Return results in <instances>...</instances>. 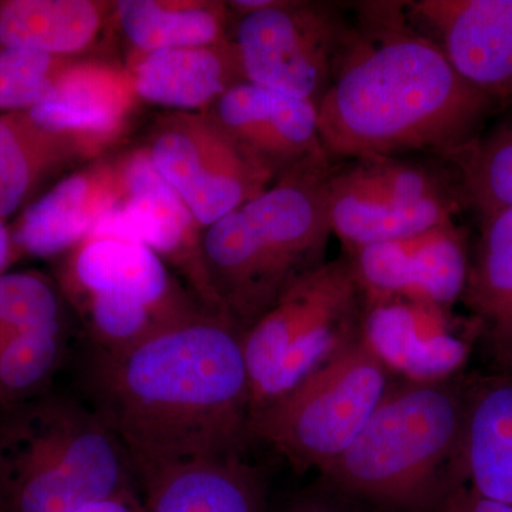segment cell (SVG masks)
Returning a JSON list of instances; mask_svg holds the SVG:
<instances>
[{
    "label": "cell",
    "instance_id": "obj_1",
    "mask_svg": "<svg viewBox=\"0 0 512 512\" xmlns=\"http://www.w3.org/2000/svg\"><path fill=\"white\" fill-rule=\"evenodd\" d=\"M242 335L207 309L120 352H97L93 410L140 483L168 468L239 456L251 417Z\"/></svg>",
    "mask_w": 512,
    "mask_h": 512
},
{
    "label": "cell",
    "instance_id": "obj_2",
    "mask_svg": "<svg viewBox=\"0 0 512 512\" xmlns=\"http://www.w3.org/2000/svg\"><path fill=\"white\" fill-rule=\"evenodd\" d=\"M328 92L319 133L333 164L434 154L451 160L500 104L456 72L404 2H360Z\"/></svg>",
    "mask_w": 512,
    "mask_h": 512
},
{
    "label": "cell",
    "instance_id": "obj_3",
    "mask_svg": "<svg viewBox=\"0 0 512 512\" xmlns=\"http://www.w3.org/2000/svg\"><path fill=\"white\" fill-rule=\"evenodd\" d=\"M332 161L299 165L201 235L215 309L242 333L299 279L325 264Z\"/></svg>",
    "mask_w": 512,
    "mask_h": 512
},
{
    "label": "cell",
    "instance_id": "obj_4",
    "mask_svg": "<svg viewBox=\"0 0 512 512\" xmlns=\"http://www.w3.org/2000/svg\"><path fill=\"white\" fill-rule=\"evenodd\" d=\"M467 396L450 382L392 384L348 450L320 470L357 504L440 512L464 471Z\"/></svg>",
    "mask_w": 512,
    "mask_h": 512
},
{
    "label": "cell",
    "instance_id": "obj_5",
    "mask_svg": "<svg viewBox=\"0 0 512 512\" xmlns=\"http://www.w3.org/2000/svg\"><path fill=\"white\" fill-rule=\"evenodd\" d=\"M134 468L93 409L30 403L0 430V485L13 512H74L93 501L138 504Z\"/></svg>",
    "mask_w": 512,
    "mask_h": 512
},
{
    "label": "cell",
    "instance_id": "obj_6",
    "mask_svg": "<svg viewBox=\"0 0 512 512\" xmlns=\"http://www.w3.org/2000/svg\"><path fill=\"white\" fill-rule=\"evenodd\" d=\"M365 296L349 256L309 272L242 335L251 414L363 336Z\"/></svg>",
    "mask_w": 512,
    "mask_h": 512
},
{
    "label": "cell",
    "instance_id": "obj_7",
    "mask_svg": "<svg viewBox=\"0 0 512 512\" xmlns=\"http://www.w3.org/2000/svg\"><path fill=\"white\" fill-rule=\"evenodd\" d=\"M60 289L103 353L130 348L207 311L183 291L153 249L117 239L74 248L63 264Z\"/></svg>",
    "mask_w": 512,
    "mask_h": 512
},
{
    "label": "cell",
    "instance_id": "obj_8",
    "mask_svg": "<svg viewBox=\"0 0 512 512\" xmlns=\"http://www.w3.org/2000/svg\"><path fill=\"white\" fill-rule=\"evenodd\" d=\"M390 370L365 338L249 417L262 441L298 470H322L342 456L389 392Z\"/></svg>",
    "mask_w": 512,
    "mask_h": 512
},
{
    "label": "cell",
    "instance_id": "obj_9",
    "mask_svg": "<svg viewBox=\"0 0 512 512\" xmlns=\"http://www.w3.org/2000/svg\"><path fill=\"white\" fill-rule=\"evenodd\" d=\"M332 234L346 252L419 234L454 221L460 188L409 157L357 158L333 164L328 178Z\"/></svg>",
    "mask_w": 512,
    "mask_h": 512
},
{
    "label": "cell",
    "instance_id": "obj_10",
    "mask_svg": "<svg viewBox=\"0 0 512 512\" xmlns=\"http://www.w3.org/2000/svg\"><path fill=\"white\" fill-rule=\"evenodd\" d=\"M238 18L232 40L245 80L318 107L352 26L342 5L272 0Z\"/></svg>",
    "mask_w": 512,
    "mask_h": 512
},
{
    "label": "cell",
    "instance_id": "obj_11",
    "mask_svg": "<svg viewBox=\"0 0 512 512\" xmlns=\"http://www.w3.org/2000/svg\"><path fill=\"white\" fill-rule=\"evenodd\" d=\"M147 153L204 229L276 180L205 111H174L165 117Z\"/></svg>",
    "mask_w": 512,
    "mask_h": 512
},
{
    "label": "cell",
    "instance_id": "obj_12",
    "mask_svg": "<svg viewBox=\"0 0 512 512\" xmlns=\"http://www.w3.org/2000/svg\"><path fill=\"white\" fill-rule=\"evenodd\" d=\"M120 170V200L96 222L86 241L117 239L153 249L180 266L204 306L217 312L202 268V228L187 205L158 173L147 150L124 158Z\"/></svg>",
    "mask_w": 512,
    "mask_h": 512
},
{
    "label": "cell",
    "instance_id": "obj_13",
    "mask_svg": "<svg viewBox=\"0 0 512 512\" xmlns=\"http://www.w3.org/2000/svg\"><path fill=\"white\" fill-rule=\"evenodd\" d=\"M346 255L355 269L365 306L406 299L448 312L466 291L470 272L467 234L456 221Z\"/></svg>",
    "mask_w": 512,
    "mask_h": 512
},
{
    "label": "cell",
    "instance_id": "obj_14",
    "mask_svg": "<svg viewBox=\"0 0 512 512\" xmlns=\"http://www.w3.org/2000/svg\"><path fill=\"white\" fill-rule=\"evenodd\" d=\"M468 84L495 103L512 101V0L404 2Z\"/></svg>",
    "mask_w": 512,
    "mask_h": 512
},
{
    "label": "cell",
    "instance_id": "obj_15",
    "mask_svg": "<svg viewBox=\"0 0 512 512\" xmlns=\"http://www.w3.org/2000/svg\"><path fill=\"white\" fill-rule=\"evenodd\" d=\"M205 113L275 178L299 165L330 161L318 107L247 82L232 86Z\"/></svg>",
    "mask_w": 512,
    "mask_h": 512
},
{
    "label": "cell",
    "instance_id": "obj_16",
    "mask_svg": "<svg viewBox=\"0 0 512 512\" xmlns=\"http://www.w3.org/2000/svg\"><path fill=\"white\" fill-rule=\"evenodd\" d=\"M363 338L390 373L409 382L450 379L470 353L447 311L406 299L365 306Z\"/></svg>",
    "mask_w": 512,
    "mask_h": 512
},
{
    "label": "cell",
    "instance_id": "obj_17",
    "mask_svg": "<svg viewBox=\"0 0 512 512\" xmlns=\"http://www.w3.org/2000/svg\"><path fill=\"white\" fill-rule=\"evenodd\" d=\"M136 97L131 73L76 62L55 94L28 114L37 126L69 141L80 156L92 157L119 137Z\"/></svg>",
    "mask_w": 512,
    "mask_h": 512
},
{
    "label": "cell",
    "instance_id": "obj_18",
    "mask_svg": "<svg viewBox=\"0 0 512 512\" xmlns=\"http://www.w3.org/2000/svg\"><path fill=\"white\" fill-rule=\"evenodd\" d=\"M120 197V163L94 165L63 178L10 229L16 254L52 258L73 251Z\"/></svg>",
    "mask_w": 512,
    "mask_h": 512
},
{
    "label": "cell",
    "instance_id": "obj_19",
    "mask_svg": "<svg viewBox=\"0 0 512 512\" xmlns=\"http://www.w3.org/2000/svg\"><path fill=\"white\" fill-rule=\"evenodd\" d=\"M134 92L160 106L202 113L235 84L245 82L234 40L143 55L133 72Z\"/></svg>",
    "mask_w": 512,
    "mask_h": 512
},
{
    "label": "cell",
    "instance_id": "obj_20",
    "mask_svg": "<svg viewBox=\"0 0 512 512\" xmlns=\"http://www.w3.org/2000/svg\"><path fill=\"white\" fill-rule=\"evenodd\" d=\"M144 512H264V487L241 456L161 471L141 483Z\"/></svg>",
    "mask_w": 512,
    "mask_h": 512
},
{
    "label": "cell",
    "instance_id": "obj_21",
    "mask_svg": "<svg viewBox=\"0 0 512 512\" xmlns=\"http://www.w3.org/2000/svg\"><path fill=\"white\" fill-rule=\"evenodd\" d=\"M111 10L93 0H0V50L72 57L100 36Z\"/></svg>",
    "mask_w": 512,
    "mask_h": 512
},
{
    "label": "cell",
    "instance_id": "obj_22",
    "mask_svg": "<svg viewBox=\"0 0 512 512\" xmlns=\"http://www.w3.org/2000/svg\"><path fill=\"white\" fill-rule=\"evenodd\" d=\"M464 471L473 491L512 505V379L484 383L467 399Z\"/></svg>",
    "mask_w": 512,
    "mask_h": 512
},
{
    "label": "cell",
    "instance_id": "obj_23",
    "mask_svg": "<svg viewBox=\"0 0 512 512\" xmlns=\"http://www.w3.org/2000/svg\"><path fill=\"white\" fill-rule=\"evenodd\" d=\"M481 222L463 298L497 355L512 362V207Z\"/></svg>",
    "mask_w": 512,
    "mask_h": 512
},
{
    "label": "cell",
    "instance_id": "obj_24",
    "mask_svg": "<svg viewBox=\"0 0 512 512\" xmlns=\"http://www.w3.org/2000/svg\"><path fill=\"white\" fill-rule=\"evenodd\" d=\"M228 3L120 0L114 16L128 42L147 53L227 40Z\"/></svg>",
    "mask_w": 512,
    "mask_h": 512
},
{
    "label": "cell",
    "instance_id": "obj_25",
    "mask_svg": "<svg viewBox=\"0 0 512 512\" xmlns=\"http://www.w3.org/2000/svg\"><path fill=\"white\" fill-rule=\"evenodd\" d=\"M80 158L69 141L37 126L28 113H0V221L18 212L47 177Z\"/></svg>",
    "mask_w": 512,
    "mask_h": 512
},
{
    "label": "cell",
    "instance_id": "obj_26",
    "mask_svg": "<svg viewBox=\"0 0 512 512\" xmlns=\"http://www.w3.org/2000/svg\"><path fill=\"white\" fill-rule=\"evenodd\" d=\"M507 116L451 158L464 205L481 215L512 207V103Z\"/></svg>",
    "mask_w": 512,
    "mask_h": 512
},
{
    "label": "cell",
    "instance_id": "obj_27",
    "mask_svg": "<svg viewBox=\"0 0 512 512\" xmlns=\"http://www.w3.org/2000/svg\"><path fill=\"white\" fill-rule=\"evenodd\" d=\"M64 353L63 325L29 330L0 342V403L25 402L56 372Z\"/></svg>",
    "mask_w": 512,
    "mask_h": 512
},
{
    "label": "cell",
    "instance_id": "obj_28",
    "mask_svg": "<svg viewBox=\"0 0 512 512\" xmlns=\"http://www.w3.org/2000/svg\"><path fill=\"white\" fill-rule=\"evenodd\" d=\"M73 57L0 50V113H28L55 94Z\"/></svg>",
    "mask_w": 512,
    "mask_h": 512
},
{
    "label": "cell",
    "instance_id": "obj_29",
    "mask_svg": "<svg viewBox=\"0 0 512 512\" xmlns=\"http://www.w3.org/2000/svg\"><path fill=\"white\" fill-rule=\"evenodd\" d=\"M63 325L56 286L36 272L0 275V342L29 330Z\"/></svg>",
    "mask_w": 512,
    "mask_h": 512
},
{
    "label": "cell",
    "instance_id": "obj_30",
    "mask_svg": "<svg viewBox=\"0 0 512 512\" xmlns=\"http://www.w3.org/2000/svg\"><path fill=\"white\" fill-rule=\"evenodd\" d=\"M440 512H512V505L490 500L473 490L458 488L448 497Z\"/></svg>",
    "mask_w": 512,
    "mask_h": 512
},
{
    "label": "cell",
    "instance_id": "obj_31",
    "mask_svg": "<svg viewBox=\"0 0 512 512\" xmlns=\"http://www.w3.org/2000/svg\"><path fill=\"white\" fill-rule=\"evenodd\" d=\"M350 503H343L338 498L332 500L325 495H312L296 501L286 512H357L353 510V505Z\"/></svg>",
    "mask_w": 512,
    "mask_h": 512
},
{
    "label": "cell",
    "instance_id": "obj_32",
    "mask_svg": "<svg viewBox=\"0 0 512 512\" xmlns=\"http://www.w3.org/2000/svg\"><path fill=\"white\" fill-rule=\"evenodd\" d=\"M74 512H144V508L128 501L109 498V500L93 501Z\"/></svg>",
    "mask_w": 512,
    "mask_h": 512
},
{
    "label": "cell",
    "instance_id": "obj_33",
    "mask_svg": "<svg viewBox=\"0 0 512 512\" xmlns=\"http://www.w3.org/2000/svg\"><path fill=\"white\" fill-rule=\"evenodd\" d=\"M18 258L13 245L12 231L6 222L0 221V275L6 274L10 264Z\"/></svg>",
    "mask_w": 512,
    "mask_h": 512
}]
</instances>
